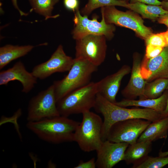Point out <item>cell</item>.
<instances>
[{
  "label": "cell",
  "mask_w": 168,
  "mask_h": 168,
  "mask_svg": "<svg viewBox=\"0 0 168 168\" xmlns=\"http://www.w3.org/2000/svg\"><path fill=\"white\" fill-rule=\"evenodd\" d=\"M129 144L127 142H115L108 140L103 141L96 151V161L98 168H112L123 161L125 152Z\"/></svg>",
  "instance_id": "12"
},
{
  "label": "cell",
  "mask_w": 168,
  "mask_h": 168,
  "mask_svg": "<svg viewBox=\"0 0 168 168\" xmlns=\"http://www.w3.org/2000/svg\"><path fill=\"white\" fill-rule=\"evenodd\" d=\"M128 2L119 0H88L80 12L83 16H88L93 11L99 7L109 6H119L126 8Z\"/></svg>",
  "instance_id": "24"
},
{
  "label": "cell",
  "mask_w": 168,
  "mask_h": 168,
  "mask_svg": "<svg viewBox=\"0 0 168 168\" xmlns=\"http://www.w3.org/2000/svg\"><path fill=\"white\" fill-rule=\"evenodd\" d=\"M96 161L95 158H92L89 161L85 162L81 160L75 168H95L96 167Z\"/></svg>",
  "instance_id": "29"
},
{
  "label": "cell",
  "mask_w": 168,
  "mask_h": 168,
  "mask_svg": "<svg viewBox=\"0 0 168 168\" xmlns=\"http://www.w3.org/2000/svg\"><path fill=\"white\" fill-rule=\"evenodd\" d=\"M37 78L26 69L21 61L16 63L11 68L0 72V85H7L9 82L17 80L22 85V92H30L37 83Z\"/></svg>",
  "instance_id": "14"
},
{
  "label": "cell",
  "mask_w": 168,
  "mask_h": 168,
  "mask_svg": "<svg viewBox=\"0 0 168 168\" xmlns=\"http://www.w3.org/2000/svg\"><path fill=\"white\" fill-rule=\"evenodd\" d=\"M60 115L53 84L32 97L29 101L27 117L28 122L38 121Z\"/></svg>",
  "instance_id": "7"
},
{
  "label": "cell",
  "mask_w": 168,
  "mask_h": 168,
  "mask_svg": "<svg viewBox=\"0 0 168 168\" xmlns=\"http://www.w3.org/2000/svg\"><path fill=\"white\" fill-rule=\"evenodd\" d=\"M74 59L68 74L53 82L57 103L69 93L90 83L92 74L97 70L98 67L86 60Z\"/></svg>",
  "instance_id": "3"
},
{
  "label": "cell",
  "mask_w": 168,
  "mask_h": 168,
  "mask_svg": "<svg viewBox=\"0 0 168 168\" xmlns=\"http://www.w3.org/2000/svg\"><path fill=\"white\" fill-rule=\"evenodd\" d=\"M80 123L68 117L60 115L28 122L26 126L42 140L59 144L74 141V133Z\"/></svg>",
  "instance_id": "2"
},
{
  "label": "cell",
  "mask_w": 168,
  "mask_h": 168,
  "mask_svg": "<svg viewBox=\"0 0 168 168\" xmlns=\"http://www.w3.org/2000/svg\"><path fill=\"white\" fill-rule=\"evenodd\" d=\"M168 164V156L148 157L134 168H161Z\"/></svg>",
  "instance_id": "25"
},
{
  "label": "cell",
  "mask_w": 168,
  "mask_h": 168,
  "mask_svg": "<svg viewBox=\"0 0 168 168\" xmlns=\"http://www.w3.org/2000/svg\"><path fill=\"white\" fill-rule=\"evenodd\" d=\"M130 67L124 65L116 72L97 82V93L109 101L114 103L123 77L131 72Z\"/></svg>",
  "instance_id": "15"
},
{
  "label": "cell",
  "mask_w": 168,
  "mask_h": 168,
  "mask_svg": "<svg viewBox=\"0 0 168 168\" xmlns=\"http://www.w3.org/2000/svg\"><path fill=\"white\" fill-rule=\"evenodd\" d=\"M165 37L166 39L168 46V30L166 32H164Z\"/></svg>",
  "instance_id": "36"
},
{
  "label": "cell",
  "mask_w": 168,
  "mask_h": 168,
  "mask_svg": "<svg viewBox=\"0 0 168 168\" xmlns=\"http://www.w3.org/2000/svg\"><path fill=\"white\" fill-rule=\"evenodd\" d=\"M74 61V58L66 54L60 44L49 60L35 66L31 72L37 79H44L56 72L69 71Z\"/></svg>",
  "instance_id": "11"
},
{
  "label": "cell",
  "mask_w": 168,
  "mask_h": 168,
  "mask_svg": "<svg viewBox=\"0 0 168 168\" xmlns=\"http://www.w3.org/2000/svg\"><path fill=\"white\" fill-rule=\"evenodd\" d=\"M168 133V116L152 122L138 138L137 142H151L166 138Z\"/></svg>",
  "instance_id": "19"
},
{
  "label": "cell",
  "mask_w": 168,
  "mask_h": 168,
  "mask_svg": "<svg viewBox=\"0 0 168 168\" xmlns=\"http://www.w3.org/2000/svg\"><path fill=\"white\" fill-rule=\"evenodd\" d=\"M167 89L168 90V86L167 88ZM163 116L164 118L168 116V98L165 110L163 113Z\"/></svg>",
  "instance_id": "33"
},
{
  "label": "cell",
  "mask_w": 168,
  "mask_h": 168,
  "mask_svg": "<svg viewBox=\"0 0 168 168\" xmlns=\"http://www.w3.org/2000/svg\"><path fill=\"white\" fill-rule=\"evenodd\" d=\"M161 6L164 9L168 11V2L162 1Z\"/></svg>",
  "instance_id": "34"
},
{
  "label": "cell",
  "mask_w": 168,
  "mask_h": 168,
  "mask_svg": "<svg viewBox=\"0 0 168 168\" xmlns=\"http://www.w3.org/2000/svg\"><path fill=\"white\" fill-rule=\"evenodd\" d=\"M145 40L146 45H151L164 48L168 45L164 32L157 34L152 33Z\"/></svg>",
  "instance_id": "26"
},
{
  "label": "cell",
  "mask_w": 168,
  "mask_h": 168,
  "mask_svg": "<svg viewBox=\"0 0 168 168\" xmlns=\"http://www.w3.org/2000/svg\"><path fill=\"white\" fill-rule=\"evenodd\" d=\"M34 47L30 45L19 46L7 44L0 48V69L13 60L24 56Z\"/></svg>",
  "instance_id": "20"
},
{
  "label": "cell",
  "mask_w": 168,
  "mask_h": 168,
  "mask_svg": "<svg viewBox=\"0 0 168 168\" xmlns=\"http://www.w3.org/2000/svg\"><path fill=\"white\" fill-rule=\"evenodd\" d=\"M168 98V90L166 89L160 97L155 99H125L114 104L124 107H141L153 110L163 113L166 106Z\"/></svg>",
  "instance_id": "18"
},
{
  "label": "cell",
  "mask_w": 168,
  "mask_h": 168,
  "mask_svg": "<svg viewBox=\"0 0 168 168\" xmlns=\"http://www.w3.org/2000/svg\"><path fill=\"white\" fill-rule=\"evenodd\" d=\"M31 10L44 16L45 20L50 18H55L59 15H52V12L54 5L59 0H29Z\"/></svg>",
  "instance_id": "23"
},
{
  "label": "cell",
  "mask_w": 168,
  "mask_h": 168,
  "mask_svg": "<svg viewBox=\"0 0 168 168\" xmlns=\"http://www.w3.org/2000/svg\"><path fill=\"white\" fill-rule=\"evenodd\" d=\"M141 72L147 82L159 78H168V46L154 58L144 57L141 61Z\"/></svg>",
  "instance_id": "13"
},
{
  "label": "cell",
  "mask_w": 168,
  "mask_h": 168,
  "mask_svg": "<svg viewBox=\"0 0 168 168\" xmlns=\"http://www.w3.org/2000/svg\"><path fill=\"white\" fill-rule=\"evenodd\" d=\"M126 8L139 14L143 18L155 21L161 15L168 13V11L160 5H156L137 2L128 4Z\"/></svg>",
  "instance_id": "21"
},
{
  "label": "cell",
  "mask_w": 168,
  "mask_h": 168,
  "mask_svg": "<svg viewBox=\"0 0 168 168\" xmlns=\"http://www.w3.org/2000/svg\"><path fill=\"white\" fill-rule=\"evenodd\" d=\"M94 108L104 118L102 131L103 141L106 140L111 126L118 122L130 119H141L153 122L164 118L161 113L153 110L145 108L128 109L118 105L98 93Z\"/></svg>",
  "instance_id": "1"
},
{
  "label": "cell",
  "mask_w": 168,
  "mask_h": 168,
  "mask_svg": "<svg viewBox=\"0 0 168 168\" xmlns=\"http://www.w3.org/2000/svg\"><path fill=\"white\" fill-rule=\"evenodd\" d=\"M97 94V82H94L69 93L57 103L60 115L68 117L90 110L94 107Z\"/></svg>",
  "instance_id": "5"
},
{
  "label": "cell",
  "mask_w": 168,
  "mask_h": 168,
  "mask_svg": "<svg viewBox=\"0 0 168 168\" xmlns=\"http://www.w3.org/2000/svg\"><path fill=\"white\" fill-rule=\"evenodd\" d=\"M12 1L14 7L18 10L21 16H26L27 15V14L23 12L19 9L17 5V0H12Z\"/></svg>",
  "instance_id": "32"
},
{
  "label": "cell",
  "mask_w": 168,
  "mask_h": 168,
  "mask_svg": "<svg viewBox=\"0 0 168 168\" xmlns=\"http://www.w3.org/2000/svg\"><path fill=\"white\" fill-rule=\"evenodd\" d=\"M168 156V151L163 152L160 151L159 153V156Z\"/></svg>",
  "instance_id": "35"
},
{
  "label": "cell",
  "mask_w": 168,
  "mask_h": 168,
  "mask_svg": "<svg viewBox=\"0 0 168 168\" xmlns=\"http://www.w3.org/2000/svg\"><path fill=\"white\" fill-rule=\"evenodd\" d=\"M164 48L151 45H146L145 57L147 59L154 58L158 55L162 51Z\"/></svg>",
  "instance_id": "27"
},
{
  "label": "cell",
  "mask_w": 168,
  "mask_h": 168,
  "mask_svg": "<svg viewBox=\"0 0 168 168\" xmlns=\"http://www.w3.org/2000/svg\"><path fill=\"white\" fill-rule=\"evenodd\" d=\"M106 38L90 35L76 40V59L86 60L98 67L104 61L107 49Z\"/></svg>",
  "instance_id": "9"
},
{
  "label": "cell",
  "mask_w": 168,
  "mask_h": 168,
  "mask_svg": "<svg viewBox=\"0 0 168 168\" xmlns=\"http://www.w3.org/2000/svg\"><path fill=\"white\" fill-rule=\"evenodd\" d=\"M100 21H98V16L94 15L92 19L87 16L82 15L80 11L74 13L73 18L74 28L72 31L73 39L75 40L90 35H103L106 39L111 40L114 36L115 27L113 24L107 23L103 15Z\"/></svg>",
  "instance_id": "8"
},
{
  "label": "cell",
  "mask_w": 168,
  "mask_h": 168,
  "mask_svg": "<svg viewBox=\"0 0 168 168\" xmlns=\"http://www.w3.org/2000/svg\"><path fill=\"white\" fill-rule=\"evenodd\" d=\"M100 11L107 23L130 29L145 40L152 33L151 29L144 25L142 17L133 11L123 12L115 6H109L101 8Z\"/></svg>",
  "instance_id": "6"
},
{
  "label": "cell",
  "mask_w": 168,
  "mask_h": 168,
  "mask_svg": "<svg viewBox=\"0 0 168 168\" xmlns=\"http://www.w3.org/2000/svg\"><path fill=\"white\" fill-rule=\"evenodd\" d=\"M163 1L165 2H168V0H163Z\"/></svg>",
  "instance_id": "37"
},
{
  "label": "cell",
  "mask_w": 168,
  "mask_h": 168,
  "mask_svg": "<svg viewBox=\"0 0 168 168\" xmlns=\"http://www.w3.org/2000/svg\"><path fill=\"white\" fill-rule=\"evenodd\" d=\"M82 119L74 134V142L86 152L97 151L103 141V121L100 117L90 110L82 114Z\"/></svg>",
  "instance_id": "4"
},
{
  "label": "cell",
  "mask_w": 168,
  "mask_h": 168,
  "mask_svg": "<svg viewBox=\"0 0 168 168\" xmlns=\"http://www.w3.org/2000/svg\"><path fill=\"white\" fill-rule=\"evenodd\" d=\"M141 56L139 53L133 54L131 75L127 85L122 91L121 94L126 99H135L141 97L147 82L143 78L141 72Z\"/></svg>",
  "instance_id": "16"
},
{
  "label": "cell",
  "mask_w": 168,
  "mask_h": 168,
  "mask_svg": "<svg viewBox=\"0 0 168 168\" xmlns=\"http://www.w3.org/2000/svg\"><path fill=\"white\" fill-rule=\"evenodd\" d=\"M121 1L128 2L130 3H134L137 2L143 3L145 4L150 5H153L160 6L161 2L158 0H119Z\"/></svg>",
  "instance_id": "30"
},
{
  "label": "cell",
  "mask_w": 168,
  "mask_h": 168,
  "mask_svg": "<svg viewBox=\"0 0 168 168\" xmlns=\"http://www.w3.org/2000/svg\"><path fill=\"white\" fill-rule=\"evenodd\" d=\"M168 86V78H159L147 82L140 99H155L161 96Z\"/></svg>",
  "instance_id": "22"
},
{
  "label": "cell",
  "mask_w": 168,
  "mask_h": 168,
  "mask_svg": "<svg viewBox=\"0 0 168 168\" xmlns=\"http://www.w3.org/2000/svg\"><path fill=\"white\" fill-rule=\"evenodd\" d=\"M63 4L65 8L69 11L75 13L79 10V0H63Z\"/></svg>",
  "instance_id": "28"
},
{
  "label": "cell",
  "mask_w": 168,
  "mask_h": 168,
  "mask_svg": "<svg viewBox=\"0 0 168 168\" xmlns=\"http://www.w3.org/2000/svg\"><path fill=\"white\" fill-rule=\"evenodd\" d=\"M152 149V142H137L127 148L123 161L128 165L132 164L134 167L144 161L148 156Z\"/></svg>",
  "instance_id": "17"
},
{
  "label": "cell",
  "mask_w": 168,
  "mask_h": 168,
  "mask_svg": "<svg viewBox=\"0 0 168 168\" xmlns=\"http://www.w3.org/2000/svg\"><path fill=\"white\" fill-rule=\"evenodd\" d=\"M157 20L159 23L164 24L168 27V13L160 16Z\"/></svg>",
  "instance_id": "31"
},
{
  "label": "cell",
  "mask_w": 168,
  "mask_h": 168,
  "mask_svg": "<svg viewBox=\"0 0 168 168\" xmlns=\"http://www.w3.org/2000/svg\"><path fill=\"white\" fill-rule=\"evenodd\" d=\"M151 122L141 119L118 122L110 127L106 140L115 142H127L129 145L134 143Z\"/></svg>",
  "instance_id": "10"
}]
</instances>
